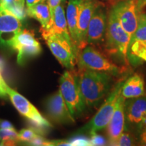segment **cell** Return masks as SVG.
I'll list each match as a JSON object with an SVG mask.
<instances>
[{"mask_svg": "<svg viewBox=\"0 0 146 146\" xmlns=\"http://www.w3.org/2000/svg\"><path fill=\"white\" fill-rule=\"evenodd\" d=\"M125 80L119 81L110 93L103 105L88 123L77 131V134H92L106 129L108 125L116 108L118 97L121 94V89Z\"/></svg>", "mask_w": 146, "mask_h": 146, "instance_id": "obj_5", "label": "cell"}, {"mask_svg": "<svg viewBox=\"0 0 146 146\" xmlns=\"http://www.w3.org/2000/svg\"><path fill=\"white\" fill-rule=\"evenodd\" d=\"M78 85L86 106H96L109 93L112 75L106 72L78 68L76 74Z\"/></svg>", "mask_w": 146, "mask_h": 146, "instance_id": "obj_1", "label": "cell"}, {"mask_svg": "<svg viewBox=\"0 0 146 146\" xmlns=\"http://www.w3.org/2000/svg\"><path fill=\"white\" fill-rule=\"evenodd\" d=\"M128 62L137 66L146 62V22L138 16V26L131 36L127 48Z\"/></svg>", "mask_w": 146, "mask_h": 146, "instance_id": "obj_8", "label": "cell"}, {"mask_svg": "<svg viewBox=\"0 0 146 146\" xmlns=\"http://www.w3.org/2000/svg\"><path fill=\"white\" fill-rule=\"evenodd\" d=\"M12 48L17 52V62L22 64L29 58L39 56L42 52L41 45L35 37L33 31L22 30L14 40Z\"/></svg>", "mask_w": 146, "mask_h": 146, "instance_id": "obj_9", "label": "cell"}, {"mask_svg": "<svg viewBox=\"0 0 146 146\" xmlns=\"http://www.w3.org/2000/svg\"><path fill=\"white\" fill-rule=\"evenodd\" d=\"M16 3L15 0H0V6L6 9L11 12L16 6Z\"/></svg>", "mask_w": 146, "mask_h": 146, "instance_id": "obj_27", "label": "cell"}, {"mask_svg": "<svg viewBox=\"0 0 146 146\" xmlns=\"http://www.w3.org/2000/svg\"><path fill=\"white\" fill-rule=\"evenodd\" d=\"M141 142L143 145H146V131H144L141 135Z\"/></svg>", "mask_w": 146, "mask_h": 146, "instance_id": "obj_32", "label": "cell"}, {"mask_svg": "<svg viewBox=\"0 0 146 146\" xmlns=\"http://www.w3.org/2000/svg\"><path fill=\"white\" fill-rule=\"evenodd\" d=\"M145 83L141 74H134L125 80L121 89V95L125 99L145 96Z\"/></svg>", "mask_w": 146, "mask_h": 146, "instance_id": "obj_17", "label": "cell"}, {"mask_svg": "<svg viewBox=\"0 0 146 146\" xmlns=\"http://www.w3.org/2000/svg\"><path fill=\"white\" fill-rule=\"evenodd\" d=\"M0 145H1V141H0Z\"/></svg>", "mask_w": 146, "mask_h": 146, "instance_id": "obj_38", "label": "cell"}, {"mask_svg": "<svg viewBox=\"0 0 146 146\" xmlns=\"http://www.w3.org/2000/svg\"><path fill=\"white\" fill-rule=\"evenodd\" d=\"M139 16L141 17L142 19H143L146 22V14H139Z\"/></svg>", "mask_w": 146, "mask_h": 146, "instance_id": "obj_35", "label": "cell"}, {"mask_svg": "<svg viewBox=\"0 0 146 146\" xmlns=\"http://www.w3.org/2000/svg\"><path fill=\"white\" fill-rule=\"evenodd\" d=\"M60 91L72 116H81L86 108L82 96L77 76L73 70H66L60 78Z\"/></svg>", "mask_w": 146, "mask_h": 146, "instance_id": "obj_4", "label": "cell"}, {"mask_svg": "<svg viewBox=\"0 0 146 146\" xmlns=\"http://www.w3.org/2000/svg\"><path fill=\"white\" fill-rule=\"evenodd\" d=\"M47 1H48V0H41V1H43V2H46Z\"/></svg>", "mask_w": 146, "mask_h": 146, "instance_id": "obj_36", "label": "cell"}, {"mask_svg": "<svg viewBox=\"0 0 146 146\" xmlns=\"http://www.w3.org/2000/svg\"><path fill=\"white\" fill-rule=\"evenodd\" d=\"M45 29H48L49 31L54 33L60 35L64 37L65 39H66L68 41L73 43L68 31L66 14L62 5H58L55 9L52 27L50 28Z\"/></svg>", "mask_w": 146, "mask_h": 146, "instance_id": "obj_19", "label": "cell"}, {"mask_svg": "<svg viewBox=\"0 0 146 146\" xmlns=\"http://www.w3.org/2000/svg\"><path fill=\"white\" fill-rule=\"evenodd\" d=\"M91 145H106L107 143L106 139L103 136L100 135L97 133L90 135Z\"/></svg>", "mask_w": 146, "mask_h": 146, "instance_id": "obj_25", "label": "cell"}, {"mask_svg": "<svg viewBox=\"0 0 146 146\" xmlns=\"http://www.w3.org/2000/svg\"><path fill=\"white\" fill-rule=\"evenodd\" d=\"M0 128H2V129H14L12 123L5 120H0Z\"/></svg>", "mask_w": 146, "mask_h": 146, "instance_id": "obj_30", "label": "cell"}, {"mask_svg": "<svg viewBox=\"0 0 146 146\" xmlns=\"http://www.w3.org/2000/svg\"><path fill=\"white\" fill-rule=\"evenodd\" d=\"M144 127V131H146V113L144 115L143 118V120H142V125H141V127Z\"/></svg>", "mask_w": 146, "mask_h": 146, "instance_id": "obj_33", "label": "cell"}, {"mask_svg": "<svg viewBox=\"0 0 146 146\" xmlns=\"http://www.w3.org/2000/svg\"><path fill=\"white\" fill-rule=\"evenodd\" d=\"M48 5L50 7L51 18H52V22L53 24V19H54V14L55 9L58 5H60L62 2V0H48Z\"/></svg>", "mask_w": 146, "mask_h": 146, "instance_id": "obj_28", "label": "cell"}, {"mask_svg": "<svg viewBox=\"0 0 146 146\" xmlns=\"http://www.w3.org/2000/svg\"><path fill=\"white\" fill-rule=\"evenodd\" d=\"M27 13L29 16L39 21L41 28L49 29L52 27V22L50 7L46 2L41 1L33 7L27 8Z\"/></svg>", "mask_w": 146, "mask_h": 146, "instance_id": "obj_20", "label": "cell"}, {"mask_svg": "<svg viewBox=\"0 0 146 146\" xmlns=\"http://www.w3.org/2000/svg\"><path fill=\"white\" fill-rule=\"evenodd\" d=\"M40 31L45 43L60 64L68 70H74L77 64L78 50L72 42L48 29L41 28Z\"/></svg>", "mask_w": 146, "mask_h": 146, "instance_id": "obj_3", "label": "cell"}, {"mask_svg": "<svg viewBox=\"0 0 146 146\" xmlns=\"http://www.w3.org/2000/svg\"><path fill=\"white\" fill-rule=\"evenodd\" d=\"M138 14H146V0H137Z\"/></svg>", "mask_w": 146, "mask_h": 146, "instance_id": "obj_29", "label": "cell"}, {"mask_svg": "<svg viewBox=\"0 0 146 146\" xmlns=\"http://www.w3.org/2000/svg\"><path fill=\"white\" fill-rule=\"evenodd\" d=\"M77 64L78 68H85L106 72L115 76L119 75L123 72L122 68L91 45H87L78 51Z\"/></svg>", "mask_w": 146, "mask_h": 146, "instance_id": "obj_6", "label": "cell"}, {"mask_svg": "<svg viewBox=\"0 0 146 146\" xmlns=\"http://www.w3.org/2000/svg\"><path fill=\"white\" fill-rule=\"evenodd\" d=\"M133 145H134V140L131 135L130 133L123 131L111 145L129 146Z\"/></svg>", "mask_w": 146, "mask_h": 146, "instance_id": "obj_24", "label": "cell"}, {"mask_svg": "<svg viewBox=\"0 0 146 146\" xmlns=\"http://www.w3.org/2000/svg\"><path fill=\"white\" fill-rule=\"evenodd\" d=\"M125 98L121 94L118 97L112 117L107 126L109 145L117 139L123 132L125 127Z\"/></svg>", "mask_w": 146, "mask_h": 146, "instance_id": "obj_15", "label": "cell"}, {"mask_svg": "<svg viewBox=\"0 0 146 146\" xmlns=\"http://www.w3.org/2000/svg\"><path fill=\"white\" fill-rule=\"evenodd\" d=\"M124 30L131 36L138 26L137 0H120L111 8Z\"/></svg>", "mask_w": 146, "mask_h": 146, "instance_id": "obj_10", "label": "cell"}, {"mask_svg": "<svg viewBox=\"0 0 146 146\" xmlns=\"http://www.w3.org/2000/svg\"><path fill=\"white\" fill-rule=\"evenodd\" d=\"M107 26V14L105 9L99 3L96 7L87 28V45H97L104 39Z\"/></svg>", "mask_w": 146, "mask_h": 146, "instance_id": "obj_13", "label": "cell"}, {"mask_svg": "<svg viewBox=\"0 0 146 146\" xmlns=\"http://www.w3.org/2000/svg\"><path fill=\"white\" fill-rule=\"evenodd\" d=\"M146 113V95L125 100V116L129 123L133 125H142Z\"/></svg>", "mask_w": 146, "mask_h": 146, "instance_id": "obj_16", "label": "cell"}, {"mask_svg": "<svg viewBox=\"0 0 146 146\" xmlns=\"http://www.w3.org/2000/svg\"><path fill=\"white\" fill-rule=\"evenodd\" d=\"M115 1V2H116V1H120V0H114Z\"/></svg>", "mask_w": 146, "mask_h": 146, "instance_id": "obj_37", "label": "cell"}, {"mask_svg": "<svg viewBox=\"0 0 146 146\" xmlns=\"http://www.w3.org/2000/svg\"><path fill=\"white\" fill-rule=\"evenodd\" d=\"M19 18L6 9L0 6V46L12 48L16 35L23 29Z\"/></svg>", "mask_w": 146, "mask_h": 146, "instance_id": "obj_11", "label": "cell"}, {"mask_svg": "<svg viewBox=\"0 0 146 146\" xmlns=\"http://www.w3.org/2000/svg\"><path fill=\"white\" fill-rule=\"evenodd\" d=\"M41 0H25L27 4V8H29L36 5V3L41 2Z\"/></svg>", "mask_w": 146, "mask_h": 146, "instance_id": "obj_31", "label": "cell"}, {"mask_svg": "<svg viewBox=\"0 0 146 146\" xmlns=\"http://www.w3.org/2000/svg\"><path fill=\"white\" fill-rule=\"evenodd\" d=\"M39 134L41 133L33 127L25 128L19 131L18 139H19V141L29 144Z\"/></svg>", "mask_w": 146, "mask_h": 146, "instance_id": "obj_22", "label": "cell"}, {"mask_svg": "<svg viewBox=\"0 0 146 146\" xmlns=\"http://www.w3.org/2000/svg\"><path fill=\"white\" fill-rule=\"evenodd\" d=\"M105 37V50L108 54L121 62L129 63L127 54L131 36L124 30L112 9L107 15Z\"/></svg>", "mask_w": 146, "mask_h": 146, "instance_id": "obj_2", "label": "cell"}, {"mask_svg": "<svg viewBox=\"0 0 146 146\" xmlns=\"http://www.w3.org/2000/svg\"><path fill=\"white\" fill-rule=\"evenodd\" d=\"M8 86V84L5 83L3 79L2 74H1V67H0V98H6L8 97L6 88Z\"/></svg>", "mask_w": 146, "mask_h": 146, "instance_id": "obj_26", "label": "cell"}, {"mask_svg": "<svg viewBox=\"0 0 146 146\" xmlns=\"http://www.w3.org/2000/svg\"><path fill=\"white\" fill-rule=\"evenodd\" d=\"M6 91L12 104L18 112L27 118L33 126V128L41 134L52 127L50 122L40 114L39 110L27 98L8 85L7 86Z\"/></svg>", "mask_w": 146, "mask_h": 146, "instance_id": "obj_7", "label": "cell"}, {"mask_svg": "<svg viewBox=\"0 0 146 146\" xmlns=\"http://www.w3.org/2000/svg\"><path fill=\"white\" fill-rule=\"evenodd\" d=\"M66 145H91L90 139L83 135V134H77L73 137L70 138L68 141H66Z\"/></svg>", "mask_w": 146, "mask_h": 146, "instance_id": "obj_23", "label": "cell"}, {"mask_svg": "<svg viewBox=\"0 0 146 146\" xmlns=\"http://www.w3.org/2000/svg\"><path fill=\"white\" fill-rule=\"evenodd\" d=\"M0 141L2 145H14L19 141L18 133L15 129L0 128Z\"/></svg>", "mask_w": 146, "mask_h": 146, "instance_id": "obj_21", "label": "cell"}, {"mask_svg": "<svg viewBox=\"0 0 146 146\" xmlns=\"http://www.w3.org/2000/svg\"><path fill=\"white\" fill-rule=\"evenodd\" d=\"M15 1L18 4L25 5V0H15Z\"/></svg>", "mask_w": 146, "mask_h": 146, "instance_id": "obj_34", "label": "cell"}, {"mask_svg": "<svg viewBox=\"0 0 146 146\" xmlns=\"http://www.w3.org/2000/svg\"><path fill=\"white\" fill-rule=\"evenodd\" d=\"M82 0H68L66 18L71 39L77 48V23ZM78 49V48H77Z\"/></svg>", "mask_w": 146, "mask_h": 146, "instance_id": "obj_18", "label": "cell"}, {"mask_svg": "<svg viewBox=\"0 0 146 146\" xmlns=\"http://www.w3.org/2000/svg\"><path fill=\"white\" fill-rule=\"evenodd\" d=\"M45 108L50 119L58 124H70L75 122L60 90L49 97L45 102Z\"/></svg>", "mask_w": 146, "mask_h": 146, "instance_id": "obj_12", "label": "cell"}, {"mask_svg": "<svg viewBox=\"0 0 146 146\" xmlns=\"http://www.w3.org/2000/svg\"><path fill=\"white\" fill-rule=\"evenodd\" d=\"M96 0H82L77 23V48L78 51L87 46V31L89 23L96 7Z\"/></svg>", "mask_w": 146, "mask_h": 146, "instance_id": "obj_14", "label": "cell"}]
</instances>
